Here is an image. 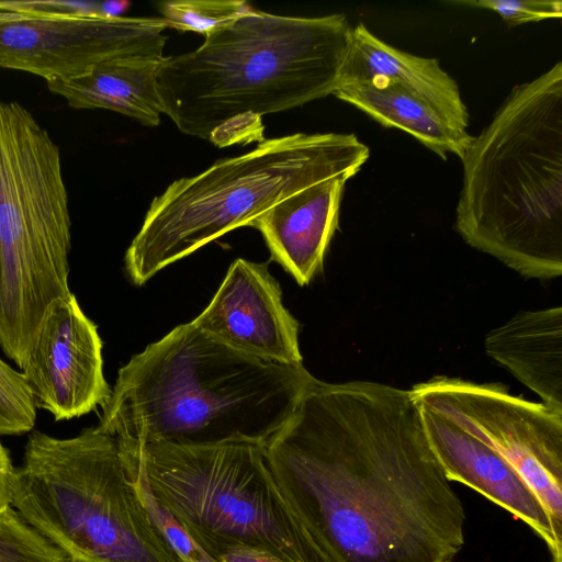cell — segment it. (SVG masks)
<instances>
[{"instance_id": "obj_10", "label": "cell", "mask_w": 562, "mask_h": 562, "mask_svg": "<svg viewBox=\"0 0 562 562\" xmlns=\"http://www.w3.org/2000/svg\"><path fill=\"white\" fill-rule=\"evenodd\" d=\"M162 18H66L0 10V69L68 80L130 55L164 56Z\"/></svg>"}, {"instance_id": "obj_21", "label": "cell", "mask_w": 562, "mask_h": 562, "mask_svg": "<svg viewBox=\"0 0 562 562\" xmlns=\"http://www.w3.org/2000/svg\"><path fill=\"white\" fill-rule=\"evenodd\" d=\"M123 454L134 472L153 525L171 548L179 562H216L198 544L175 516L154 497L138 463L131 456L124 452Z\"/></svg>"}, {"instance_id": "obj_23", "label": "cell", "mask_w": 562, "mask_h": 562, "mask_svg": "<svg viewBox=\"0 0 562 562\" xmlns=\"http://www.w3.org/2000/svg\"><path fill=\"white\" fill-rule=\"evenodd\" d=\"M128 7L127 1L0 0V10L66 18H116L121 16Z\"/></svg>"}, {"instance_id": "obj_26", "label": "cell", "mask_w": 562, "mask_h": 562, "mask_svg": "<svg viewBox=\"0 0 562 562\" xmlns=\"http://www.w3.org/2000/svg\"><path fill=\"white\" fill-rule=\"evenodd\" d=\"M187 530L216 562H284L272 554L249 547L225 543L205 533Z\"/></svg>"}, {"instance_id": "obj_28", "label": "cell", "mask_w": 562, "mask_h": 562, "mask_svg": "<svg viewBox=\"0 0 562 562\" xmlns=\"http://www.w3.org/2000/svg\"><path fill=\"white\" fill-rule=\"evenodd\" d=\"M552 562H562V555L553 557V561Z\"/></svg>"}, {"instance_id": "obj_1", "label": "cell", "mask_w": 562, "mask_h": 562, "mask_svg": "<svg viewBox=\"0 0 562 562\" xmlns=\"http://www.w3.org/2000/svg\"><path fill=\"white\" fill-rule=\"evenodd\" d=\"M263 451L328 562H451L464 543L463 505L408 390L316 380Z\"/></svg>"}, {"instance_id": "obj_20", "label": "cell", "mask_w": 562, "mask_h": 562, "mask_svg": "<svg viewBox=\"0 0 562 562\" xmlns=\"http://www.w3.org/2000/svg\"><path fill=\"white\" fill-rule=\"evenodd\" d=\"M0 562H74L12 506L0 512Z\"/></svg>"}, {"instance_id": "obj_12", "label": "cell", "mask_w": 562, "mask_h": 562, "mask_svg": "<svg viewBox=\"0 0 562 562\" xmlns=\"http://www.w3.org/2000/svg\"><path fill=\"white\" fill-rule=\"evenodd\" d=\"M192 324L231 348L263 360L302 364L299 323L267 263L236 259Z\"/></svg>"}, {"instance_id": "obj_25", "label": "cell", "mask_w": 562, "mask_h": 562, "mask_svg": "<svg viewBox=\"0 0 562 562\" xmlns=\"http://www.w3.org/2000/svg\"><path fill=\"white\" fill-rule=\"evenodd\" d=\"M261 116L244 113L223 122L210 135L209 140L218 147L263 140Z\"/></svg>"}, {"instance_id": "obj_11", "label": "cell", "mask_w": 562, "mask_h": 562, "mask_svg": "<svg viewBox=\"0 0 562 562\" xmlns=\"http://www.w3.org/2000/svg\"><path fill=\"white\" fill-rule=\"evenodd\" d=\"M102 346L97 325L72 293L55 301L21 370L36 407L56 422L102 407L111 395Z\"/></svg>"}, {"instance_id": "obj_13", "label": "cell", "mask_w": 562, "mask_h": 562, "mask_svg": "<svg viewBox=\"0 0 562 562\" xmlns=\"http://www.w3.org/2000/svg\"><path fill=\"white\" fill-rule=\"evenodd\" d=\"M414 404L428 445L447 479L470 486L521 519L544 540L553 557L562 555V535L516 470L457 425L420 403Z\"/></svg>"}, {"instance_id": "obj_15", "label": "cell", "mask_w": 562, "mask_h": 562, "mask_svg": "<svg viewBox=\"0 0 562 562\" xmlns=\"http://www.w3.org/2000/svg\"><path fill=\"white\" fill-rule=\"evenodd\" d=\"M355 82L398 85L425 99L458 127L468 128L469 113L459 86L438 60L397 49L363 23L352 27L339 86Z\"/></svg>"}, {"instance_id": "obj_7", "label": "cell", "mask_w": 562, "mask_h": 562, "mask_svg": "<svg viewBox=\"0 0 562 562\" xmlns=\"http://www.w3.org/2000/svg\"><path fill=\"white\" fill-rule=\"evenodd\" d=\"M71 220L57 144L0 101V347L23 369L55 301L71 293Z\"/></svg>"}, {"instance_id": "obj_24", "label": "cell", "mask_w": 562, "mask_h": 562, "mask_svg": "<svg viewBox=\"0 0 562 562\" xmlns=\"http://www.w3.org/2000/svg\"><path fill=\"white\" fill-rule=\"evenodd\" d=\"M454 3L493 10L510 27L562 18L560 0H468Z\"/></svg>"}, {"instance_id": "obj_9", "label": "cell", "mask_w": 562, "mask_h": 562, "mask_svg": "<svg viewBox=\"0 0 562 562\" xmlns=\"http://www.w3.org/2000/svg\"><path fill=\"white\" fill-rule=\"evenodd\" d=\"M409 391L420 403L502 456L562 535V413L509 393L502 383L434 376Z\"/></svg>"}, {"instance_id": "obj_4", "label": "cell", "mask_w": 562, "mask_h": 562, "mask_svg": "<svg viewBox=\"0 0 562 562\" xmlns=\"http://www.w3.org/2000/svg\"><path fill=\"white\" fill-rule=\"evenodd\" d=\"M351 31L345 14L251 8L196 49L165 57L157 75L162 114L183 134L209 140L236 115L262 116L334 94Z\"/></svg>"}, {"instance_id": "obj_18", "label": "cell", "mask_w": 562, "mask_h": 562, "mask_svg": "<svg viewBox=\"0 0 562 562\" xmlns=\"http://www.w3.org/2000/svg\"><path fill=\"white\" fill-rule=\"evenodd\" d=\"M334 95L381 125L408 133L442 159L448 154L462 159L473 138L425 99L395 83H344Z\"/></svg>"}, {"instance_id": "obj_5", "label": "cell", "mask_w": 562, "mask_h": 562, "mask_svg": "<svg viewBox=\"0 0 562 562\" xmlns=\"http://www.w3.org/2000/svg\"><path fill=\"white\" fill-rule=\"evenodd\" d=\"M369 156L353 134L295 133L180 178L153 199L125 252L126 272L143 285L222 235L250 226L282 199L329 178H352Z\"/></svg>"}, {"instance_id": "obj_27", "label": "cell", "mask_w": 562, "mask_h": 562, "mask_svg": "<svg viewBox=\"0 0 562 562\" xmlns=\"http://www.w3.org/2000/svg\"><path fill=\"white\" fill-rule=\"evenodd\" d=\"M15 470L8 449L0 441V512L12 506Z\"/></svg>"}, {"instance_id": "obj_14", "label": "cell", "mask_w": 562, "mask_h": 562, "mask_svg": "<svg viewBox=\"0 0 562 562\" xmlns=\"http://www.w3.org/2000/svg\"><path fill=\"white\" fill-rule=\"evenodd\" d=\"M346 177L339 176L300 190L261 213L257 228L277 261L300 285L323 269L325 254L338 228Z\"/></svg>"}, {"instance_id": "obj_17", "label": "cell", "mask_w": 562, "mask_h": 562, "mask_svg": "<svg viewBox=\"0 0 562 562\" xmlns=\"http://www.w3.org/2000/svg\"><path fill=\"white\" fill-rule=\"evenodd\" d=\"M166 56L130 55L101 61L68 80L47 81L50 92L74 109H105L146 126L160 122L157 75Z\"/></svg>"}, {"instance_id": "obj_3", "label": "cell", "mask_w": 562, "mask_h": 562, "mask_svg": "<svg viewBox=\"0 0 562 562\" xmlns=\"http://www.w3.org/2000/svg\"><path fill=\"white\" fill-rule=\"evenodd\" d=\"M461 160L462 239L521 277H560L562 63L516 86Z\"/></svg>"}, {"instance_id": "obj_16", "label": "cell", "mask_w": 562, "mask_h": 562, "mask_svg": "<svg viewBox=\"0 0 562 562\" xmlns=\"http://www.w3.org/2000/svg\"><path fill=\"white\" fill-rule=\"evenodd\" d=\"M490 358L535 392L547 407L562 413V308L517 313L484 339Z\"/></svg>"}, {"instance_id": "obj_6", "label": "cell", "mask_w": 562, "mask_h": 562, "mask_svg": "<svg viewBox=\"0 0 562 562\" xmlns=\"http://www.w3.org/2000/svg\"><path fill=\"white\" fill-rule=\"evenodd\" d=\"M12 506L74 562H179L117 440L98 426L63 439L34 430L15 470Z\"/></svg>"}, {"instance_id": "obj_19", "label": "cell", "mask_w": 562, "mask_h": 562, "mask_svg": "<svg viewBox=\"0 0 562 562\" xmlns=\"http://www.w3.org/2000/svg\"><path fill=\"white\" fill-rule=\"evenodd\" d=\"M251 8L243 0H175L162 3L160 11L169 27L196 32L205 37Z\"/></svg>"}, {"instance_id": "obj_22", "label": "cell", "mask_w": 562, "mask_h": 562, "mask_svg": "<svg viewBox=\"0 0 562 562\" xmlns=\"http://www.w3.org/2000/svg\"><path fill=\"white\" fill-rule=\"evenodd\" d=\"M37 407L22 374L0 358V435H21L34 428Z\"/></svg>"}, {"instance_id": "obj_8", "label": "cell", "mask_w": 562, "mask_h": 562, "mask_svg": "<svg viewBox=\"0 0 562 562\" xmlns=\"http://www.w3.org/2000/svg\"><path fill=\"white\" fill-rule=\"evenodd\" d=\"M119 442L154 497L187 529L284 562H328L278 486L263 445Z\"/></svg>"}, {"instance_id": "obj_2", "label": "cell", "mask_w": 562, "mask_h": 562, "mask_svg": "<svg viewBox=\"0 0 562 562\" xmlns=\"http://www.w3.org/2000/svg\"><path fill=\"white\" fill-rule=\"evenodd\" d=\"M315 381L303 363L248 356L190 322L119 370L98 428L120 442L263 445Z\"/></svg>"}]
</instances>
